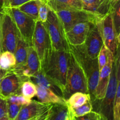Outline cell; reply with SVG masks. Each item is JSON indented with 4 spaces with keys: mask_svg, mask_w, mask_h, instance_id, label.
<instances>
[{
    "mask_svg": "<svg viewBox=\"0 0 120 120\" xmlns=\"http://www.w3.org/2000/svg\"><path fill=\"white\" fill-rule=\"evenodd\" d=\"M70 52L52 50L45 65L41 69L64 92L66 84L67 75Z\"/></svg>",
    "mask_w": 120,
    "mask_h": 120,
    "instance_id": "1",
    "label": "cell"
},
{
    "mask_svg": "<svg viewBox=\"0 0 120 120\" xmlns=\"http://www.w3.org/2000/svg\"><path fill=\"white\" fill-rule=\"evenodd\" d=\"M70 51L75 56L85 73L89 94L94 96L99 79L100 70L98 59L89 57L83 45L76 46L70 45Z\"/></svg>",
    "mask_w": 120,
    "mask_h": 120,
    "instance_id": "2",
    "label": "cell"
},
{
    "mask_svg": "<svg viewBox=\"0 0 120 120\" xmlns=\"http://www.w3.org/2000/svg\"><path fill=\"white\" fill-rule=\"evenodd\" d=\"M70 52L69 66L67 75L66 84L63 92V98L66 100L76 92L89 93L87 80L80 63L72 53Z\"/></svg>",
    "mask_w": 120,
    "mask_h": 120,
    "instance_id": "3",
    "label": "cell"
},
{
    "mask_svg": "<svg viewBox=\"0 0 120 120\" xmlns=\"http://www.w3.org/2000/svg\"><path fill=\"white\" fill-rule=\"evenodd\" d=\"M19 32L8 8H2L1 25V52L9 51L14 53Z\"/></svg>",
    "mask_w": 120,
    "mask_h": 120,
    "instance_id": "4",
    "label": "cell"
},
{
    "mask_svg": "<svg viewBox=\"0 0 120 120\" xmlns=\"http://www.w3.org/2000/svg\"><path fill=\"white\" fill-rule=\"evenodd\" d=\"M50 37L52 49L56 51H70L64 28L56 13L50 8L45 23Z\"/></svg>",
    "mask_w": 120,
    "mask_h": 120,
    "instance_id": "5",
    "label": "cell"
},
{
    "mask_svg": "<svg viewBox=\"0 0 120 120\" xmlns=\"http://www.w3.org/2000/svg\"><path fill=\"white\" fill-rule=\"evenodd\" d=\"M32 46L39 57L41 69L45 65L52 49L51 42L45 24L37 21L32 39Z\"/></svg>",
    "mask_w": 120,
    "mask_h": 120,
    "instance_id": "6",
    "label": "cell"
},
{
    "mask_svg": "<svg viewBox=\"0 0 120 120\" xmlns=\"http://www.w3.org/2000/svg\"><path fill=\"white\" fill-rule=\"evenodd\" d=\"M55 12L60 21L65 32L69 31L77 23L81 22L96 23L103 17L84 9H65Z\"/></svg>",
    "mask_w": 120,
    "mask_h": 120,
    "instance_id": "7",
    "label": "cell"
},
{
    "mask_svg": "<svg viewBox=\"0 0 120 120\" xmlns=\"http://www.w3.org/2000/svg\"><path fill=\"white\" fill-rule=\"evenodd\" d=\"M20 36L29 46H32V39L36 20L16 8H8Z\"/></svg>",
    "mask_w": 120,
    "mask_h": 120,
    "instance_id": "8",
    "label": "cell"
},
{
    "mask_svg": "<svg viewBox=\"0 0 120 120\" xmlns=\"http://www.w3.org/2000/svg\"><path fill=\"white\" fill-rule=\"evenodd\" d=\"M118 80L117 77V71L115 63L114 62L113 67L111 71L110 80L107 88L105 94L98 107L97 112L101 114L106 120H113V107L115 97L117 91Z\"/></svg>",
    "mask_w": 120,
    "mask_h": 120,
    "instance_id": "9",
    "label": "cell"
},
{
    "mask_svg": "<svg viewBox=\"0 0 120 120\" xmlns=\"http://www.w3.org/2000/svg\"><path fill=\"white\" fill-rule=\"evenodd\" d=\"M97 24L100 32L104 45L115 55L118 45L117 35L111 13L108 12L100 21L97 22Z\"/></svg>",
    "mask_w": 120,
    "mask_h": 120,
    "instance_id": "10",
    "label": "cell"
},
{
    "mask_svg": "<svg viewBox=\"0 0 120 120\" xmlns=\"http://www.w3.org/2000/svg\"><path fill=\"white\" fill-rule=\"evenodd\" d=\"M41 70L39 57L32 46L29 47L26 61L25 63L15 66L13 72L17 75L23 82L29 80L30 77Z\"/></svg>",
    "mask_w": 120,
    "mask_h": 120,
    "instance_id": "11",
    "label": "cell"
},
{
    "mask_svg": "<svg viewBox=\"0 0 120 120\" xmlns=\"http://www.w3.org/2000/svg\"><path fill=\"white\" fill-rule=\"evenodd\" d=\"M104 45L101 35L96 23H91L84 43L86 52L91 59H97L100 51Z\"/></svg>",
    "mask_w": 120,
    "mask_h": 120,
    "instance_id": "12",
    "label": "cell"
},
{
    "mask_svg": "<svg viewBox=\"0 0 120 120\" xmlns=\"http://www.w3.org/2000/svg\"><path fill=\"white\" fill-rule=\"evenodd\" d=\"M23 81L12 70L8 71L2 78L0 86V97L7 99L9 96L21 94Z\"/></svg>",
    "mask_w": 120,
    "mask_h": 120,
    "instance_id": "13",
    "label": "cell"
},
{
    "mask_svg": "<svg viewBox=\"0 0 120 120\" xmlns=\"http://www.w3.org/2000/svg\"><path fill=\"white\" fill-rule=\"evenodd\" d=\"M114 62V55L111 52H110L106 64L100 71L98 84L93 96L95 99L97 100H101L105 96L112 67H113Z\"/></svg>",
    "mask_w": 120,
    "mask_h": 120,
    "instance_id": "14",
    "label": "cell"
},
{
    "mask_svg": "<svg viewBox=\"0 0 120 120\" xmlns=\"http://www.w3.org/2000/svg\"><path fill=\"white\" fill-rule=\"evenodd\" d=\"M91 23L90 22L79 23L66 32V37L68 43L74 46L84 44Z\"/></svg>",
    "mask_w": 120,
    "mask_h": 120,
    "instance_id": "15",
    "label": "cell"
},
{
    "mask_svg": "<svg viewBox=\"0 0 120 120\" xmlns=\"http://www.w3.org/2000/svg\"><path fill=\"white\" fill-rule=\"evenodd\" d=\"M49 104L32 100L29 104L23 105L14 120H29L41 114Z\"/></svg>",
    "mask_w": 120,
    "mask_h": 120,
    "instance_id": "16",
    "label": "cell"
},
{
    "mask_svg": "<svg viewBox=\"0 0 120 120\" xmlns=\"http://www.w3.org/2000/svg\"><path fill=\"white\" fill-rule=\"evenodd\" d=\"M29 80L33 82L36 86L51 90L56 94L63 97V93L62 90L41 70L30 77Z\"/></svg>",
    "mask_w": 120,
    "mask_h": 120,
    "instance_id": "17",
    "label": "cell"
},
{
    "mask_svg": "<svg viewBox=\"0 0 120 120\" xmlns=\"http://www.w3.org/2000/svg\"><path fill=\"white\" fill-rule=\"evenodd\" d=\"M54 12L65 9H83L80 0H42Z\"/></svg>",
    "mask_w": 120,
    "mask_h": 120,
    "instance_id": "18",
    "label": "cell"
},
{
    "mask_svg": "<svg viewBox=\"0 0 120 120\" xmlns=\"http://www.w3.org/2000/svg\"><path fill=\"white\" fill-rule=\"evenodd\" d=\"M36 97L39 101L44 104H60L66 105V100L53 91L36 86Z\"/></svg>",
    "mask_w": 120,
    "mask_h": 120,
    "instance_id": "19",
    "label": "cell"
},
{
    "mask_svg": "<svg viewBox=\"0 0 120 120\" xmlns=\"http://www.w3.org/2000/svg\"><path fill=\"white\" fill-rule=\"evenodd\" d=\"M29 46L21 38L19 34L17 44L15 48L14 55L16 59V66L22 64L26 61Z\"/></svg>",
    "mask_w": 120,
    "mask_h": 120,
    "instance_id": "20",
    "label": "cell"
},
{
    "mask_svg": "<svg viewBox=\"0 0 120 120\" xmlns=\"http://www.w3.org/2000/svg\"><path fill=\"white\" fill-rule=\"evenodd\" d=\"M91 101V95L89 93L76 92L72 94L66 100V105L69 109L77 108Z\"/></svg>",
    "mask_w": 120,
    "mask_h": 120,
    "instance_id": "21",
    "label": "cell"
},
{
    "mask_svg": "<svg viewBox=\"0 0 120 120\" xmlns=\"http://www.w3.org/2000/svg\"><path fill=\"white\" fill-rule=\"evenodd\" d=\"M42 0H31L19 7L18 9L38 21V19L39 8Z\"/></svg>",
    "mask_w": 120,
    "mask_h": 120,
    "instance_id": "22",
    "label": "cell"
},
{
    "mask_svg": "<svg viewBox=\"0 0 120 120\" xmlns=\"http://www.w3.org/2000/svg\"><path fill=\"white\" fill-rule=\"evenodd\" d=\"M69 115L67 105L53 104L48 120H65Z\"/></svg>",
    "mask_w": 120,
    "mask_h": 120,
    "instance_id": "23",
    "label": "cell"
},
{
    "mask_svg": "<svg viewBox=\"0 0 120 120\" xmlns=\"http://www.w3.org/2000/svg\"><path fill=\"white\" fill-rule=\"evenodd\" d=\"M16 66V59L13 53L9 51L2 52L0 55V69L11 71Z\"/></svg>",
    "mask_w": 120,
    "mask_h": 120,
    "instance_id": "24",
    "label": "cell"
},
{
    "mask_svg": "<svg viewBox=\"0 0 120 120\" xmlns=\"http://www.w3.org/2000/svg\"><path fill=\"white\" fill-rule=\"evenodd\" d=\"M109 12L111 13L117 35L120 32V0H112Z\"/></svg>",
    "mask_w": 120,
    "mask_h": 120,
    "instance_id": "25",
    "label": "cell"
},
{
    "mask_svg": "<svg viewBox=\"0 0 120 120\" xmlns=\"http://www.w3.org/2000/svg\"><path fill=\"white\" fill-rule=\"evenodd\" d=\"M36 86L30 80L22 82L21 86V94L28 99L31 100L36 95Z\"/></svg>",
    "mask_w": 120,
    "mask_h": 120,
    "instance_id": "26",
    "label": "cell"
},
{
    "mask_svg": "<svg viewBox=\"0 0 120 120\" xmlns=\"http://www.w3.org/2000/svg\"><path fill=\"white\" fill-rule=\"evenodd\" d=\"M93 105L91 101H87L83 105L77 108L69 109V115L73 117H79L84 116L93 111Z\"/></svg>",
    "mask_w": 120,
    "mask_h": 120,
    "instance_id": "27",
    "label": "cell"
},
{
    "mask_svg": "<svg viewBox=\"0 0 120 120\" xmlns=\"http://www.w3.org/2000/svg\"><path fill=\"white\" fill-rule=\"evenodd\" d=\"M80 1L83 5V8L84 10L87 11L101 17H103V16L100 15L98 13L100 0H80Z\"/></svg>",
    "mask_w": 120,
    "mask_h": 120,
    "instance_id": "28",
    "label": "cell"
},
{
    "mask_svg": "<svg viewBox=\"0 0 120 120\" xmlns=\"http://www.w3.org/2000/svg\"><path fill=\"white\" fill-rule=\"evenodd\" d=\"M71 120H106L105 117L97 111H91L89 113L79 117H73L69 115Z\"/></svg>",
    "mask_w": 120,
    "mask_h": 120,
    "instance_id": "29",
    "label": "cell"
},
{
    "mask_svg": "<svg viewBox=\"0 0 120 120\" xmlns=\"http://www.w3.org/2000/svg\"><path fill=\"white\" fill-rule=\"evenodd\" d=\"M110 52L111 51H110L107 49V48L104 45H103L99 53H98V57H97L100 71L106 64L108 60V58H109V55Z\"/></svg>",
    "mask_w": 120,
    "mask_h": 120,
    "instance_id": "30",
    "label": "cell"
},
{
    "mask_svg": "<svg viewBox=\"0 0 120 120\" xmlns=\"http://www.w3.org/2000/svg\"><path fill=\"white\" fill-rule=\"evenodd\" d=\"M120 107V79L118 80L117 91L115 97L113 107V120H120L119 116V109Z\"/></svg>",
    "mask_w": 120,
    "mask_h": 120,
    "instance_id": "31",
    "label": "cell"
},
{
    "mask_svg": "<svg viewBox=\"0 0 120 120\" xmlns=\"http://www.w3.org/2000/svg\"><path fill=\"white\" fill-rule=\"evenodd\" d=\"M7 102L15 104H19L21 105H25L29 104L31 102L32 100L28 99L26 98L23 95L19 94H14L9 96L7 99Z\"/></svg>",
    "mask_w": 120,
    "mask_h": 120,
    "instance_id": "32",
    "label": "cell"
},
{
    "mask_svg": "<svg viewBox=\"0 0 120 120\" xmlns=\"http://www.w3.org/2000/svg\"><path fill=\"white\" fill-rule=\"evenodd\" d=\"M7 104H8V112H7L8 117L11 120H14L19 114L23 105H19L15 103H9V102H7Z\"/></svg>",
    "mask_w": 120,
    "mask_h": 120,
    "instance_id": "33",
    "label": "cell"
},
{
    "mask_svg": "<svg viewBox=\"0 0 120 120\" xmlns=\"http://www.w3.org/2000/svg\"><path fill=\"white\" fill-rule=\"evenodd\" d=\"M50 8L45 2L42 1L41 5L39 8L38 12V21H41L42 23H45L47 21Z\"/></svg>",
    "mask_w": 120,
    "mask_h": 120,
    "instance_id": "34",
    "label": "cell"
},
{
    "mask_svg": "<svg viewBox=\"0 0 120 120\" xmlns=\"http://www.w3.org/2000/svg\"><path fill=\"white\" fill-rule=\"evenodd\" d=\"M112 0H100L98 13L101 16H104L109 12L110 4Z\"/></svg>",
    "mask_w": 120,
    "mask_h": 120,
    "instance_id": "35",
    "label": "cell"
},
{
    "mask_svg": "<svg viewBox=\"0 0 120 120\" xmlns=\"http://www.w3.org/2000/svg\"><path fill=\"white\" fill-rule=\"evenodd\" d=\"M7 112L8 104L7 99L0 97V119L7 117Z\"/></svg>",
    "mask_w": 120,
    "mask_h": 120,
    "instance_id": "36",
    "label": "cell"
},
{
    "mask_svg": "<svg viewBox=\"0 0 120 120\" xmlns=\"http://www.w3.org/2000/svg\"><path fill=\"white\" fill-rule=\"evenodd\" d=\"M114 63L117 71V80H119L120 79V46H118L114 55Z\"/></svg>",
    "mask_w": 120,
    "mask_h": 120,
    "instance_id": "37",
    "label": "cell"
},
{
    "mask_svg": "<svg viewBox=\"0 0 120 120\" xmlns=\"http://www.w3.org/2000/svg\"><path fill=\"white\" fill-rule=\"evenodd\" d=\"M31 0H8L7 5L4 8H18L23 4Z\"/></svg>",
    "mask_w": 120,
    "mask_h": 120,
    "instance_id": "38",
    "label": "cell"
},
{
    "mask_svg": "<svg viewBox=\"0 0 120 120\" xmlns=\"http://www.w3.org/2000/svg\"><path fill=\"white\" fill-rule=\"evenodd\" d=\"M52 104H49L48 105V107L43 110V112L38 116L36 120H48Z\"/></svg>",
    "mask_w": 120,
    "mask_h": 120,
    "instance_id": "39",
    "label": "cell"
},
{
    "mask_svg": "<svg viewBox=\"0 0 120 120\" xmlns=\"http://www.w3.org/2000/svg\"><path fill=\"white\" fill-rule=\"evenodd\" d=\"M7 72V71H5V70H2V69H0V86H1V81H2V78H3L4 76L5 75Z\"/></svg>",
    "mask_w": 120,
    "mask_h": 120,
    "instance_id": "40",
    "label": "cell"
},
{
    "mask_svg": "<svg viewBox=\"0 0 120 120\" xmlns=\"http://www.w3.org/2000/svg\"><path fill=\"white\" fill-rule=\"evenodd\" d=\"M1 12H2V8L0 7V52L1 53Z\"/></svg>",
    "mask_w": 120,
    "mask_h": 120,
    "instance_id": "41",
    "label": "cell"
},
{
    "mask_svg": "<svg viewBox=\"0 0 120 120\" xmlns=\"http://www.w3.org/2000/svg\"><path fill=\"white\" fill-rule=\"evenodd\" d=\"M117 42H118V46H120V32L117 35Z\"/></svg>",
    "mask_w": 120,
    "mask_h": 120,
    "instance_id": "42",
    "label": "cell"
},
{
    "mask_svg": "<svg viewBox=\"0 0 120 120\" xmlns=\"http://www.w3.org/2000/svg\"><path fill=\"white\" fill-rule=\"evenodd\" d=\"M4 2V0H0V7H1V8L3 7Z\"/></svg>",
    "mask_w": 120,
    "mask_h": 120,
    "instance_id": "43",
    "label": "cell"
},
{
    "mask_svg": "<svg viewBox=\"0 0 120 120\" xmlns=\"http://www.w3.org/2000/svg\"><path fill=\"white\" fill-rule=\"evenodd\" d=\"M0 120H11L9 119V118L8 117V116H7V117H4V118H1V119H0Z\"/></svg>",
    "mask_w": 120,
    "mask_h": 120,
    "instance_id": "44",
    "label": "cell"
},
{
    "mask_svg": "<svg viewBox=\"0 0 120 120\" xmlns=\"http://www.w3.org/2000/svg\"><path fill=\"white\" fill-rule=\"evenodd\" d=\"M7 1H8V0H4V5H3V7H2V8H4V7H5L6 5H7Z\"/></svg>",
    "mask_w": 120,
    "mask_h": 120,
    "instance_id": "45",
    "label": "cell"
},
{
    "mask_svg": "<svg viewBox=\"0 0 120 120\" xmlns=\"http://www.w3.org/2000/svg\"><path fill=\"white\" fill-rule=\"evenodd\" d=\"M65 120H70V117H69V116L67 117V118Z\"/></svg>",
    "mask_w": 120,
    "mask_h": 120,
    "instance_id": "46",
    "label": "cell"
},
{
    "mask_svg": "<svg viewBox=\"0 0 120 120\" xmlns=\"http://www.w3.org/2000/svg\"><path fill=\"white\" fill-rule=\"evenodd\" d=\"M36 118H37V117H35V118H32V119L29 120H36Z\"/></svg>",
    "mask_w": 120,
    "mask_h": 120,
    "instance_id": "47",
    "label": "cell"
},
{
    "mask_svg": "<svg viewBox=\"0 0 120 120\" xmlns=\"http://www.w3.org/2000/svg\"><path fill=\"white\" fill-rule=\"evenodd\" d=\"M119 116H120V109H119Z\"/></svg>",
    "mask_w": 120,
    "mask_h": 120,
    "instance_id": "48",
    "label": "cell"
},
{
    "mask_svg": "<svg viewBox=\"0 0 120 120\" xmlns=\"http://www.w3.org/2000/svg\"><path fill=\"white\" fill-rule=\"evenodd\" d=\"M0 55H1V52H0Z\"/></svg>",
    "mask_w": 120,
    "mask_h": 120,
    "instance_id": "49",
    "label": "cell"
}]
</instances>
